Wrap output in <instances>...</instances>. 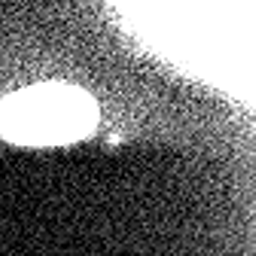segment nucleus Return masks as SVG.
Masks as SVG:
<instances>
[{"label": "nucleus", "mask_w": 256, "mask_h": 256, "mask_svg": "<svg viewBox=\"0 0 256 256\" xmlns=\"http://www.w3.org/2000/svg\"><path fill=\"white\" fill-rule=\"evenodd\" d=\"M94 122L98 107L92 94L74 86H34L0 104V134L16 144L52 146L86 138Z\"/></svg>", "instance_id": "f257e3e1"}]
</instances>
